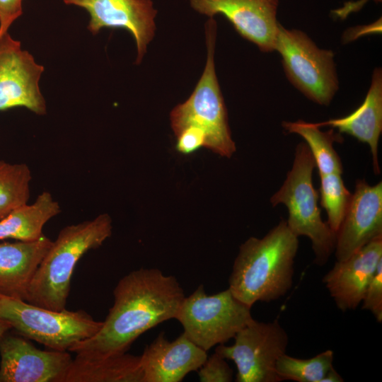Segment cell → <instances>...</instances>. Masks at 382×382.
Segmentation results:
<instances>
[{
	"instance_id": "obj_6",
	"label": "cell",
	"mask_w": 382,
	"mask_h": 382,
	"mask_svg": "<svg viewBox=\"0 0 382 382\" xmlns=\"http://www.w3.org/2000/svg\"><path fill=\"white\" fill-rule=\"evenodd\" d=\"M0 318L24 337L59 351H69L76 343L94 335L103 325L83 310L56 311L3 294Z\"/></svg>"
},
{
	"instance_id": "obj_23",
	"label": "cell",
	"mask_w": 382,
	"mask_h": 382,
	"mask_svg": "<svg viewBox=\"0 0 382 382\" xmlns=\"http://www.w3.org/2000/svg\"><path fill=\"white\" fill-rule=\"evenodd\" d=\"M334 353L327 349L310 359H298L282 354L277 361L276 372L282 381L322 382L333 367Z\"/></svg>"
},
{
	"instance_id": "obj_2",
	"label": "cell",
	"mask_w": 382,
	"mask_h": 382,
	"mask_svg": "<svg viewBox=\"0 0 382 382\" xmlns=\"http://www.w3.org/2000/svg\"><path fill=\"white\" fill-rule=\"evenodd\" d=\"M299 239L281 220L264 237H250L240 246L228 280V289L252 307L270 302L291 289Z\"/></svg>"
},
{
	"instance_id": "obj_13",
	"label": "cell",
	"mask_w": 382,
	"mask_h": 382,
	"mask_svg": "<svg viewBox=\"0 0 382 382\" xmlns=\"http://www.w3.org/2000/svg\"><path fill=\"white\" fill-rule=\"evenodd\" d=\"M0 382H63L72 361L68 351L42 350L16 336L0 340Z\"/></svg>"
},
{
	"instance_id": "obj_12",
	"label": "cell",
	"mask_w": 382,
	"mask_h": 382,
	"mask_svg": "<svg viewBox=\"0 0 382 382\" xmlns=\"http://www.w3.org/2000/svg\"><path fill=\"white\" fill-rule=\"evenodd\" d=\"M66 4L84 8L90 15L88 30L93 35L102 28H123L134 39L139 64L156 30L157 11L152 0H64Z\"/></svg>"
},
{
	"instance_id": "obj_4",
	"label": "cell",
	"mask_w": 382,
	"mask_h": 382,
	"mask_svg": "<svg viewBox=\"0 0 382 382\" xmlns=\"http://www.w3.org/2000/svg\"><path fill=\"white\" fill-rule=\"evenodd\" d=\"M315 168L308 146L305 142L299 143L292 167L281 187L271 197L270 203L273 207L279 204L286 207L288 228L296 236L310 239L314 262L322 266L335 250L336 234L321 217L318 192L313 185Z\"/></svg>"
},
{
	"instance_id": "obj_25",
	"label": "cell",
	"mask_w": 382,
	"mask_h": 382,
	"mask_svg": "<svg viewBox=\"0 0 382 382\" xmlns=\"http://www.w3.org/2000/svg\"><path fill=\"white\" fill-rule=\"evenodd\" d=\"M198 371L202 382H230L233 380V370L225 359L216 352L207 357Z\"/></svg>"
},
{
	"instance_id": "obj_3",
	"label": "cell",
	"mask_w": 382,
	"mask_h": 382,
	"mask_svg": "<svg viewBox=\"0 0 382 382\" xmlns=\"http://www.w3.org/2000/svg\"><path fill=\"white\" fill-rule=\"evenodd\" d=\"M112 231V219L106 213L64 227L41 261L25 301L52 311L66 309L77 262L86 253L101 246Z\"/></svg>"
},
{
	"instance_id": "obj_9",
	"label": "cell",
	"mask_w": 382,
	"mask_h": 382,
	"mask_svg": "<svg viewBox=\"0 0 382 382\" xmlns=\"http://www.w3.org/2000/svg\"><path fill=\"white\" fill-rule=\"evenodd\" d=\"M233 338L232 345H219L215 352L235 363L236 381H282L276 364L286 353L289 337L277 319L260 322L253 318Z\"/></svg>"
},
{
	"instance_id": "obj_17",
	"label": "cell",
	"mask_w": 382,
	"mask_h": 382,
	"mask_svg": "<svg viewBox=\"0 0 382 382\" xmlns=\"http://www.w3.org/2000/svg\"><path fill=\"white\" fill-rule=\"evenodd\" d=\"M52 243L45 234L34 241H0V294L25 301L30 284Z\"/></svg>"
},
{
	"instance_id": "obj_1",
	"label": "cell",
	"mask_w": 382,
	"mask_h": 382,
	"mask_svg": "<svg viewBox=\"0 0 382 382\" xmlns=\"http://www.w3.org/2000/svg\"><path fill=\"white\" fill-rule=\"evenodd\" d=\"M114 303L100 330L69 350L100 357L127 352L144 332L175 318L185 297L177 279L158 269L133 270L117 282Z\"/></svg>"
},
{
	"instance_id": "obj_20",
	"label": "cell",
	"mask_w": 382,
	"mask_h": 382,
	"mask_svg": "<svg viewBox=\"0 0 382 382\" xmlns=\"http://www.w3.org/2000/svg\"><path fill=\"white\" fill-rule=\"evenodd\" d=\"M60 213L59 202L50 192L44 191L32 204L17 207L0 220V241H36L44 235L46 223Z\"/></svg>"
},
{
	"instance_id": "obj_16",
	"label": "cell",
	"mask_w": 382,
	"mask_h": 382,
	"mask_svg": "<svg viewBox=\"0 0 382 382\" xmlns=\"http://www.w3.org/2000/svg\"><path fill=\"white\" fill-rule=\"evenodd\" d=\"M207 352L183 332L169 341L161 332L140 355L143 382L182 381L189 373L198 371L208 357Z\"/></svg>"
},
{
	"instance_id": "obj_18",
	"label": "cell",
	"mask_w": 382,
	"mask_h": 382,
	"mask_svg": "<svg viewBox=\"0 0 382 382\" xmlns=\"http://www.w3.org/2000/svg\"><path fill=\"white\" fill-rule=\"evenodd\" d=\"M320 127L330 126L339 133L351 135L361 142L369 144L372 154L373 170L376 175L381 173L378 147L382 131V71L376 68L371 83L364 102L351 114L340 118L316 123Z\"/></svg>"
},
{
	"instance_id": "obj_14",
	"label": "cell",
	"mask_w": 382,
	"mask_h": 382,
	"mask_svg": "<svg viewBox=\"0 0 382 382\" xmlns=\"http://www.w3.org/2000/svg\"><path fill=\"white\" fill-rule=\"evenodd\" d=\"M382 236V183L356 181L348 209L336 233L335 255L344 260L373 239Z\"/></svg>"
},
{
	"instance_id": "obj_7",
	"label": "cell",
	"mask_w": 382,
	"mask_h": 382,
	"mask_svg": "<svg viewBox=\"0 0 382 382\" xmlns=\"http://www.w3.org/2000/svg\"><path fill=\"white\" fill-rule=\"evenodd\" d=\"M274 51L287 79L311 101L328 106L339 88L334 53L321 49L300 30L279 24Z\"/></svg>"
},
{
	"instance_id": "obj_24",
	"label": "cell",
	"mask_w": 382,
	"mask_h": 382,
	"mask_svg": "<svg viewBox=\"0 0 382 382\" xmlns=\"http://www.w3.org/2000/svg\"><path fill=\"white\" fill-rule=\"evenodd\" d=\"M340 173L320 176V205L327 213V224L337 233L348 209L352 193L346 187Z\"/></svg>"
},
{
	"instance_id": "obj_28",
	"label": "cell",
	"mask_w": 382,
	"mask_h": 382,
	"mask_svg": "<svg viewBox=\"0 0 382 382\" xmlns=\"http://www.w3.org/2000/svg\"><path fill=\"white\" fill-rule=\"evenodd\" d=\"M23 0H0V30H8L22 14Z\"/></svg>"
},
{
	"instance_id": "obj_10",
	"label": "cell",
	"mask_w": 382,
	"mask_h": 382,
	"mask_svg": "<svg viewBox=\"0 0 382 382\" xmlns=\"http://www.w3.org/2000/svg\"><path fill=\"white\" fill-rule=\"evenodd\" d=\"M44 71L8 30H0V111L23 107L38 115L47 112L39 81Z\"/></svg>"
},
{
	"instance_id": "obj_21",
	"label": "cell",
	"mask_w": 382,
	"mask_h": 382,
	"mask_svg": "<svg viewBox=\"0 0 382 382\" xmlns=\"http://www.w3.org/2000/svg\"><path fill=\"white\" fill-rule=\"evenodd\" d=\"M282 127L289 133L301 136L308 146L318 168L319 176L330 173H342V164L333 144L342 142L340 133L334 129L323 132L316 123L303 120L283 122Z\"/></svg>"
},
{
	"instance_id": "obj_11",
	"label": "cell",
	"mask_w": 382,
	"mask_h": 382,
	"mask_svg": "<svg viewBox=\"0 0 382 382\" xmlns=\"http://www.w3.org/2000/svg\"><path fill=\"white\" fill-rule=\"evenodd\" d=\"M190 4L209 18L224 16L243 37L262 52L274 51L279 24L278 0H190Z\"/></svg>"
},
{
	"instance_id": "obj_5",
	"label": "cell",
	"mask_w": 382,
	"mask_h": 382,
	"mask_svg": "<svg viewBox=\"0 0 382 382\" xmlns=\"http://www.w3.org/2000/svg\"><path fill=\"white\" fill-rule=\"evenodd\" d=\"M205 34L207 55L204 71L187 100L171 111L170 125L175 135L189 126L201 129L206 135L204 147L231 158L236 148L215 71L216 23L213 18L205 24Z\"/></svg>"
},
{
	"instance_id": "obj_22",
	"label": "cell",
	"mask_w": 382,
	"mask_h": 382,
	"mask_svg": "<svg viewBox=\"0 0 382 382\" xmlns=\"http://www.w3.org/2000/svg\"><path fill=\"white\" fill-rule=\"evenodd\" d=\"M31 180V170L26 163L0 161V220L28 203Z\"/></svg>"
},
{
	"instance_id": "obj_15",
	"label": "cell",
	"mask_w": 382,
	"mask_h": 382,
	"mask_svg": "<svg viewBox=\"0 0 382 382\" xmlns=\"http://www.w3.org/2000/svg\"><path fill=\"white\" fill-rule=\"evenodd\" d=\"M382 262V236L357 250L344 260H337L323 283L342 311L355 309Z\"/></svg>"
},
{
	"instance_id": "obj_27",
	"label": "cell",
	"mask_w": 382,
	"mask_h": 382,
	"mask_svg": "<svg viewBox=\"0 0 382 382\" xmlns=\"http://www.w3.org/2000/svg\"><path fill=\"white\" fill-rule=\"evenodd\" d=\"M177 141L175 148L183 154H190L198 150L202 146H205L206 135L199 128L189 126L176 135Z\"/></svg>"
},
{
	"instance_id": "obj_8",
	"label": "cell",
	"mask_w": 382,
	"mask_h": 382,
	"mask_svg": "<svg viewBox=\"0 0 382 382\" xmlns=\"http://www.w3.org/2000/svg\"><path fill=\"white\" fill-rule=\"evenodd\" d=\"M250 309L228 288L207 295L202 284L185 297L175 319L180 323L187 338L207 352L233 338L250 322L253 319Z\"/></svg>"
},
{
	"instance_id": "obj_29",
	"label": "cell",
	"mask_w": 382,
	"mask_h": 382,
	"mask_svg": "<svg viewBox=\"0 0 382 382\" xmlns=\"http://www.w3.org/2000/svg\"><path fill=\"white\" fill-rule=\"evenodd\" d=\"M342 377L332 367L325 375L322 382H342Z\"/></svg>"
},
{
	"instance_id": "obj_30",
	"label": "cell",
	"mask_w": 382,
	"mask_h": 382,
	"mask_svg": "<svg viewBox=\"0 0 382 382\" xmlns=\"http://www.w3.org/2000/svg\"><path fill=\"white\" fill-rule=\"evenodd\" d=\"M10 328H12L11 325L7 321L0 318V340Z\"/></svg>"
},
{
	"instance_id": "obj_26",
	"label": "cell",
	"mask_w": 382,
	"mask_h": 382,
	"mask_svg": "<svg viewBox=\"0 0 382 382\" xmlns=\"http://www.w3.org/2000/svg\"><path fill=\"white\" fill-rule=\"evenodd\" d=\"M362 308L371 312L378 323L382 322V262L369 282L362 301Z\"/></svg>"
},
{
	"instance_id": "obj_19",
	"label": "cell",
	"mask_w": 382,
	"mask_h": 382,
	"mask_svg": "<svg viewBox=\"0 0 382 382\" xmlns=\"http://www.w3.org/2000/svg\"><path fill=\"white\" fill-rule=\"evenodd\" d=\"M63 382H143L140 356L127 352L100 357L76 354Z\"/></svg>"
}]
</instances>
